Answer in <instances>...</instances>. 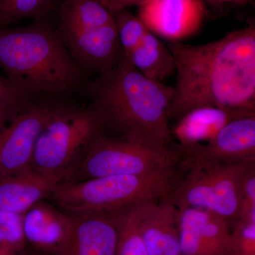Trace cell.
<instances>
[{
    "mask_svg": "<svg viewBox=\"0 0 255 255\" xmlns=\"http://www.w3.org/2000/svg\"><path fill=\"white\" fill-rule=\"evenodd\" d=\"M175 64L169 121L205 107L255 112V25L205 44L168 45Z\"/></svg>",
    "mask_w": 255,
    "mask_h": 255,
    "instance_id": "obj_1",
    "label": "cell"
},
{
    "mask_svg": "<svg viewBox=\"0 0 255 255\" xmlns=\"http://www.w3.org/2000/svg\"><path fill=\"white\" fill-rule=\"evenodd\" d=\"M88 107L109 135L170 145L173 87L142 75L124 54L113 68L87 80Z\"/></svg>",
    "mask_w": 255,
    "mask_h": 255,
    "instance_id": "obj_2",
    "label": "cell"
},
{
    "mask_svg": "<svg viewBox=\"0 0 255 255\" xmlns=\"http://www.w3.org/2000/svg\"><path fill=\"white\" fill-rule=\"evenodd\" d=\"M49 15L24 27L0 28V68L26 100H63L83 90L88 80Z\"/></svg>",
    "mask_w": 255,
    "mask_h": 255,
    "instance_id": "obj_3",
    "label": "cell"
},
{
    "mask_svg": "<svg viewBox=\"0 0 255 255\" xmlns=\"http://www.w3.org/2000/svg\"><path fill=\"white\" fill-rule=\"evenodd\" d=\"M177 184L174 170L107 176L63 181L50 198L70 214L114 213L146 201L166 199Z\"/></svg>",
    "mask_w": 255,
    "mask_h": 255,
    "instance_id": "obj_4",
    "label": "cell"
},
{
    "mask_svg": "<svg viewBox=\"0 0 255 255\" xmlns=\"http://www.w3.org/2000/svg\"><path fill=\"white\" fill-rule=\"evenodd\" d=\"M55 29L87 75L105 73L122 58L113 15L98 0H63L56 9Z\"/></svg>",
    "mask_w": 255,
    "mask_h": 255,
    "instance_id": "obj_5",
    "label": "cell"
},
{
    "mask_svg": "<svg viewBox=\"0 0 255 255\" xmlns=\"http://www.w3.org/2000/svg\"><path fill=\"white\" fill-rule=\"evenodd\" d=\"M180 158L179 150L170 145L101 131L63 181L174 170Z\"/></svg>",
    "mask_w": 255,
    "mask_h": 255,
    "instance_id": "obj_6",
    "label": "cell"
},
{
    "mask_svg": "<svg viewBox=\"0 0 255 255\" xmlns=\"http://www.w3.org/2000/svg\"><path fill=\"white\" fill-rule=\"evenodd\" d=\"M254 160L238 162L198 161L183 164L187 177L167 198L178 209H199L237 221L242 183Z\"/></svg>",
    "mask_w": 255,
    "mask_h": 255,
    "instance_id": "obj_7",
    "label": "cell"
},
{
    "mask_svg": "<svg viewBox=\"0 0 255 255\" xmlns=\"http://www.w3.org/2000/svg\"><path fill=\"white\" fill-rule=\"evenodd\" d=\"M101 131L100 121L88 107L64 102L40 134L30 168L41 173L67 175Z\"/></svg>",
    "mask_w": 255,
    "mask_h": 255,
    "instance_id": "obj_8",
    "label": "cell"
},
{
    "mask_svg": "<svg viewBox=\"0 0 255 255\" xmlns=\"http://www.w3.org/2000/svg\"><path fill=\"white\" fill-rule=\"evenodd\" d=\"M63 102L28 101L0 130V177L30 168L40 134Z\"/></svg>",
    "mask_w": 255,
    "mask_h": 255,
    "instance_id": "obj_9",
    "label": "cell"
},
{
    "mask_svg": "<svg viewBox=\"0 0 255 255\" xmlns=\"http://www.w3.org/2000/svg\"><path fill=\"white\" fill-rule=\"evenodd\" d=\"M122 53L129 63L147 78L163 82L175 74L168 46L128 9L112 13Z\"/></svg>",
    "mask_w": 255,
    "mask_h": 255,
    "instance_id": "obj_10",
    "label": "cell"
},
{
    "mask_svg": "<svg viewBox=\"0 0 255 255\" xmlns=\"http://www.w3.org/2000/svg\"><path fill=\"white\" fill-rule=\"evenodd\" d=\"M136 16L156 36L175 43L200 30L205 8L202 0H147Z\"/></svg>",
    "mask_w": 255,
    "mask_h": 255,
    "instance_id": "obj_11",
    "label": "cell"
},
{
    "mask_svg": "<svg viewBox=\"0 0 255 255\" xmlns=\"http://www.w3.org/2000/svg\"><path fill=\"white\" fill-rule=\"evenodd\" d=\"M181 165L198 161L238 162L255 159V114L242 116L224 126L205 143L179 147Z\"/></svg>",
    "mask_w": 255,
    "mask_h": 255,
    "instance_id": "obj_12",
    "label": "cell"
},
{
    "mask_svg": "<svg viewBox=\"0 0 255 255\" xmlns=\"http://www.w3.org/2000/svg\"><path fill=\"white\" fill-rule=\"evenodd\" d=\"M73 227L71 214L44 201L23 214L26 244L40 255H61L68 246Z\"/></svg>",
    "mask_w": 255,
    "mask_h": 255,
    "instance_id": "obj_13",
    "label": "cell"
},
{
    "mask_svg": "<svg viewBox=\"0 0 255 255\" xmlns=\"http://www.w3.org/2000/svg\"><path fill=\"white\" fill-rule=\"evenodd\" d=\"M179 210L168 199L140 206V229L147 255H181Z\"/></svg>",
    "mask_w": 255,
    "mask_h": 255,
    "instance_id": "obj_14",
    "label": "cell"
},
{
    "mask_svg": "<svg viewBox=\"0 0 255 255\" xmlns=\"http://www.w3.org/2000/svg\"><path fill=\"white\" fill-rule=\"evenodd\" d=\"M71 215L73 231L60 255H117L118 228L113 213Z\"/></svg>",
    "mask_w": 255,
    "mask_h": 255,
    "instance_id": "obj_15",
    "label": "cell"
},
{
    "mask_svg": "<svg viewBox=\"0 0 255 255\" xmlns=\"http://www.w3.org/2000/svg\"><path fill=\"white\" fill-rule=\"evenodd\" d=\"M65 177V174H44L31 168L0 177V210L24 214L37 203L50 198Z\"/></svg>",
    "mask_w": 255,
    "mask_h": 255,
    "instance_id": "obj_16",
    "label": "cell"
},
{
    "mask_svg": "<svg viewBox=\"0 0 255 255\" xmlns=\"http://www.w3.org/2000/svg\"><path fill=\"white\" fill-rule=\"evenodd\" d=\"M251 114L255 112L213 106L198 107L177 119L173 128H170L171 134L182 147L205 143L233 119Z\"/></svg>",
    "mask_w": 255,
    "mask_h": 255,
    "instance_id": "obj_17",
    "label": "cell"
},
{
    "mask_svg": "<svg viewBox=\"0 0 255 255\" xmlns=\"http://www.w3.org/2000/svg\"><path fill=\"white\" fill-rule=\"evenodd\" d=\"M142 204L113 213L118 228L117 255H147L140 229Z\"/></svg>",
    "mask_w": 255,
    "mask_h": 255,
    "instance_id": "obj_18",
    "label": "cell"
},
{
    "mask_svg": "<svg viewBox=\"0 0 255 255\" xmlns=\"http://www.w3.org/2000/svg\"><path fill=\"white\" fill-rule=\"evenodd\" d=\"M197 209L199 232L210 255H232L228 221L211 211Z\"/></svg>",
    "mask_w": 255,
    "mask_h": 255,
    "instance_id": "obj_19",
    "label": "cell"
},
{
    "mask_svg": "<svg viewBox=\"0 0 255 255\" xmlns=\"http://www.w3.org/2000/svg\"><path fill=\"white\" fill-rule=\"evenodd\" d=\"M55 0H9L0 8V28L9 26L23 18L49 15L55 9Z\"/></svg>",
    "mask_w": 255,
    "mask_h": 255,
    "instance_id": "obj_20",
    "label": "cell"
},
{
    "mask_svg": "<svg viewBox=\"0 0 255 255\" xmlns=\"http://www.w3.org/2000/svg\"><path fill=\"white\" fill-rule=\"evenodd\" d=\"M26 246L23 214L0 210V250L21 253Z\"/></svg>",
    "mask_w": 255,
    "mask_h": 255,
    "instance_id": "obj_21",
    "label": "cell"
},
{
    "mask_svg": "<svg viewBox=\"0 0 255 255\" xmlns=\"http://www.w3.org/2000/svg\"><path fill=\"white\" fill-rule=\"evenodd\" d=\"M27 102L16 91L9 80L0 74V130Z\"/></svg>",
    "mask_w": 255,
    "mask_h": 255,
    "instance_id": "obj_22",
    "label": "cell"
},
{
    "mask_svg": "<svg viewBox=\"0 0 255 255\" xmlns=\"http://www.w3.org/2000/svg\"><path fill=\"white\" fill-rule=\"evenodd\" d=\"M232 255H255V223L236 221L231 231Z\"/></svg>",
    "mask_w": 255,
    "mask_h": 255,
    "instance_id": "obj_23",
    "label": "cell"
},
{
    "mask_svg": "<svg viewBox=\"0 0 255 255\" xmlns=\"http://www.w3.org/2000/svg\"><path fill=\"white\" fill-rule=\"evenodd\" d=\"M238 220L255 223V164L248 171L242 183Z\"/></svg>",
    "mask_w": 255,
    "mask_h": 255,
    "instance_id": "obj_24",
    "label": "cell"
},
{
    "mask_svg": "<svg viewBox=\"0 0 255 255\" xmlns=\"http://www.w3.org/2000/svg\"><path fill=\"white\" fill-rule=\"evenodd\" d=\"M111 13L127 9L130 6H140L147 0H98Z\"/></svg>",
    "mask_w": 255,
    "mask_h": 255,
    "instance_id": "obj_25",
    "label": "cell"
},
{
    "mask_svg": "<svg viewBox=\"0 0 255 255\" xmlns=\"http://www.w3.org/2000/svg\"><path fill=\"white\" fill-rule=\"evenodd\" d=\"M204 1V0H202ZM205 1H210L213 3H235V4H240V0H205Z\"/></svg>",
    "mask_w": 255,
    "mask_h": 255,
    "instance_id": "obj_26",
    "label": "cell"
},
{
    "mask_svg": "<svg viewBox=\"0 0 255 255\" xmlns=\"http://www.w3.org/2000/svg\"><path fill=\"white\" fill-rule=\"evenodd\" d=\"M0 255H22V254L21 253H14V252L0 250Z\"/></svg>",
    "mask_w": 255,
    "mask_h": 255,
    "instance_id": "obj_27",
    "label": "cell"
},
{
    "mask_svg": "<svg viewBox=\"0 0 255 255\" xmlns=\"http://www.w3.org/2000/svg\"><path fill=\"white\" fill-rule=\"evenodd\" d=\"M8 1H9V0H0V8L4 6Z\"/></svg>",
    "mask_w": 255,
    "mask_h": 255,
    "instance_id": "obj_28",
    "label": "cell"
},
{
    "mask_svg": "<svg viewBox=\"0 0 255 255\" xmlns=\"http://www.w3.org/2000/svg\"><path fill=\"white\" fill-rule=\"evenodd\" d=\"M21 254H22V255H40V254H38V253H36V254H24V253H23V252H22V253H21Z\"/></svg>",
    "mask_w": 255,
    "mask_h": 255,
    "instance_id": "obj_29",
    "label": "cell"
},
{
    "mask_svg": "<svg viewBox=\"0 0 255 255\" xmlns=\"http://www.w3.org/2000/svg\"><path fill=\"white\" fill-rule=\"evenodd\" d=\"M247 1H248V0H240V2H241V4H245V3H246Z\"/></svg>",
    "mask_w": 255,
    "mask_h": 255,
    "instance_id": "obj_30",
    "label": "cell"
}]
</instances>
